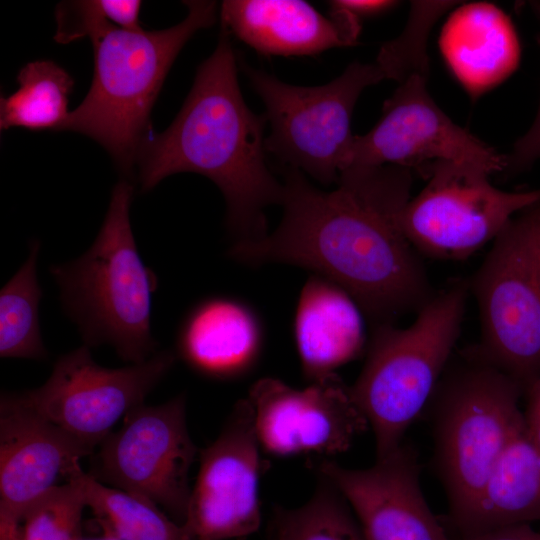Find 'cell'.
I'll use <instances>...</instances> for the list:
<instances>
[{
    "label": "cell",
    "mask_w": 540,
    "mask_h": 540,
    "mask_svg": "<svg viewBox=\"0 0 540 540\" xmlns=\"http://www.w3.org/2000/svg\"><path fill=\"white\" fill-rule=\"evenodd\" d=\"M321 479L315 494L301 507L275 509L272 540H367L344 497Z\"/></svg>",
    "instance_id": "cell-25"
},
{
    "label": "cell",
    "mask_w": 540,
    "mask_h": 540,
    "mask_svg": "<svg viewBox=\"0 0 540 540\" xmlns=\"http://www.w3.org/2000/svg\"><path fill=\"white\" fill-rule=\"evenodd\" d=\"M439 47L463 89L476 99L517 68L520 44L510 18L488 2L463 4L442 27Z\"/></svg>",
    "instance_id": "cell-19"
},
{
    "label": "cell",
    "mask_w": 540,
    "mask_h": 540,
    "mask_svg": "<svg viewBox=\"0 0 540 540\" xmlns=\"http://www.w3.org/2000/svg\"><path fill=\"white\" fill-rule=\"evenodd\" d=\"M141 1L137 0H82L64 1L57 5V31L54 40L66 44L74 40L90 39L113 26L143 31L139 22Z\"/></svg>",
    "instance_id": "cell-27"
},
{
    "label": "cell",
    "mask_w": 540,
    "mask_h": 540,
    "mask_svg": "<svg viewBox=\"0 0 540 540\" xmlns=\"http://www.w3.org/2000/svg\"><path fill=\"white\" fill-rule=\"evenodd\" d=\"M230 33L221 26L216 49L197 69L176 118L162 133H148L137 154L142 192L180 172L213 181L226 202V223L236 241L265 236V209L281 204L283 183L266 163L265 115L245 103Z\"/></svg>",
    "instance_id": "cell-2"
},
{
    "label": "cell",
    "mask_w": 540,
    "mask_h": 540,
    "mask_svg": "<svg viewBox=\"0 0 540 540\" xmlns=\"http://www.w3.org/2000/svg\"><path fill=\"white\" fill-rule=\"evenodd\" d=\"M469 284L481 334L464 351L525 388L540 377V270L527 208L492 242Z\"/></svg>",
    "instance_id": "cell-7"
},
{
    "label": "cell",
    "mask_w": 540,
    "mask_h": 540,
    "mask_svg": "<svg viewBox=\"0 0 540 540\" xmlns=\"http://www.w3.org/2000/svg\"><path fill=\"white\" fill-rule=\"evenodd\" d=\"M469 280L453 281L416 313L406 328L373 326L366 359L351 394L372 429L376 459L402 444L430 401L459 338Z\"/></svg>",
    "instance_id": "cell-5"
},
{
    "label": "cell",
    "mask_w": 540,
    "mask_h": 540,
    "mask_svg": "<svg viewBox=\"0 0 540 540\" xmlns=\"http://www.w3.org/2000/svg\"><path fill=\"white\" fill-rule=\"evenodd\" d=\"M75 540H121V539L113 537V536H109V535H104L101 538H92V539L83 538L82 536H80L76 538Z\"/></svg>",
    "instance_id": "cell-34"
},
{
    "label": "cell",
    "mask_w": 540,
    "mask_h": 540,
    "mask_svg": "<svg viewBox=\"0 0 540 540\" xmlns=\"http://www.w3.org/2000/svg\"><path fill=\"white\" fill-rule=\"evenodd\" d=\"M265 104L266 152L323 185L337 183L353 140L352 114L365 88L385 79L376 63L353 62L331 82L296 86L245 67Z\"/></svg>",
    "instance_id": "cell-8"
},
{
    "label": "cell",
    "mask_w": 540,
    "mask_h": 540,
    "mask_svg": "<svg viewBox=\"0 0 540 540\" xmlns=\"http://www.w3.org/2000/svg\"><path fill=\"white\" fill-rule=\"evenodd\" d=\"M524 387L464 350L449 361L431 399L435 454L455 528L464 520L502 453L524 429Z\"/></svg>",
    "instance_id": "cell-6"
},
{
    "label": "cell",
    "mask_w": 540,
    "mask_h": 540,
    "mask_svg": "<svg viewBox=\"0 0 540 540\" xmlns=\"http://www.w3.org/2000/svg\"><path fill=\"white\" fill-rule=\"evenodd\" d=\"M176 357L160 350L144 362L107 368L97 364L83 344L60 356L41 386L21 393L41 415L94 453L120 418L144 404Z\"/></svg>",
    "instance_id": "cell-11"
},
{
    "label": "cell",
    "mask_w": 540,
    "mask_h": 540,
    "mask_svg": "<svg viewBox=\"0 0 540 540\" xmlns=\"http://www.w3.org/2000/svg\"><path fill=\"white\" fill-rule=\"evenodd\" d=\"M132 196L133 186L118 182L90 248L49 271L84 345H110L123 361L136 364L158 352L151 330L158 278L137 249L129 218Z\"/></svg>",
    "instance_id": "cell-3"
},
{
    "label": "cell",
    "mask_w": 540,
    "mask_h": 540,
    "mask_svg": "<svg viewBox=\"0 0 540 540\" xmlns=\"http://www.w3.org/2000/svg\"><path fill=\"white\" fill-rule=\"evenodd\" d=\"M248 400L260 447L275 457L343 453L369 428L350 386L336 373L303 389L262 378L250 388Z\"/></svg>",
    "instance_id": "cell-14"
},
{
    "label": "cell",
    "mask_w": 540,
    "mask_h": 540,
    "mask_svg": "<svg viewBox=\"0 0 540 540\" xmlns=\"http://www.w3.org/2000/svg\"><path fill=\"white\" fill-rule=\"evenodd\" d=\"M315 470L347 501L367 540H451L424 498L417 456L407 445L366 469L324 459Z\"/></svg>",
    "instance_id": "cell-16"
},
{
    "label": "cell",
    "mask_w": 540,
    "mask_h": 540,
    "mask_svg": "<svg viewBox=\"0 0 540 540\" xmlns=\"http://www.w3.org/2000/svg\"><path fill=\"white\" fill-rule=\"evenodd\" d=\"M424 188L401 213L404 234L421 256L463 260L493 242L521 211L540 201V188H496L486 170L462 162L423 167Z\"/></svg>",
    "instance_id": "cell-9"
},
{
    "label": "cell",
    "mask_w": 540,
    "mask_h": 540,
    "mask_svg": "<svg viewBox=\"0 0 540 540\" xmlns=\"http://www.w3.org/2000/svg\"><path fill=\"white\" fill-rule=\"evenodd\" d=\"M261 450L252 406L248 398L239 400L219 436L199 454L182 524L190 540L244 539L259 529Z\"/></svg>",
    "instance_id": "cell-13"
},
{
    "label": "cell",
    "mask_w": 540,
    "mask_h": 540,
    "mask_svg": "<svg viewBox=\"0 0 540 540\" xmlns=\"http://www.w3.org/2000/svg\"><path fill=\"white\" fill-rule=\"evenodd\" d=\"M221 26L264 55H313L356 44L359 19L339 10L325 17L300 0H226Z\"/></svg>",
    "instance_id": "cell-17"
},
{
    "label": "cell",
    "mask_w": 540,
    "mask_h": 540,
    "mask_svg": "<svg viewBox=\"0 0 540 540\" xmlns=\"http://www.w3.org/2000/svg\"><path fill=\"white\" fill-rule=\"evenodd\" d=\"M79 462L67 480L78 484L104 535L121 540H190L183 525L171 520L157 504L99 482Z\"/></svg>",
    "instance_id": "cell-22"
},
{
    "label": "cell",
    "mask_w": 540,
    "mask_h": 540,
    "mask_svg": "<svg viewBox=\"0 0 540 540\" xmlns=\"http://www.w3.org/2000/svg\"><path fill=\"white\" fill-rule=\"evenodd\" d=\"M93 452L45 418L22 393L0 399V540H22L27 510Z\"/></svg>",
    "instance_id": "cell-15"
},
{
    "label": "cell",
    "mask_w": 540,
    "mask_h": 540,
    "mask_svg": "<svg viewBox=\"0 0 540 540\" xmlns=\"http://www.w3.org/2000/svg\"><path fill=\"white\" fill-rule=\"evenodd\" d=\"M411 185L405 167H351L324 191L286 167L280 224L261 238L236 241L229 256L250 266L310 269L343 288L373 326L394 323L435 294L401 227Z\"/></svg>",
    "instance_id": "cell-1"
},
{
    "label": "cell",
    "mask_w": 540,
    "mask_h": 540,
    "mask_svg": "<svg viewBox=\"0 0 540 540\" xmlns=\"http://www.w3.org/2000/svg\"><path fill=\"white\" fill-rule=\"evenodd\" d=\"M364 314L334 282L315 275L301 289L293 322L303 375L310 381L334 374L366 344Z\"/></svg>",
    "instance_id": "cell-20"
},
{
    "label": "cell",
    "mask_w": 540,
    "mask_h": 540,
    "mask_svg": "<svg viewBox=\"0 0 540 540\" xmlns=\"http://www.w3.org/2000/svg\"><path fill=\"white\" fill-rule=\"evenodd\" d=\"M198 449L186 423L185 394L130 410L91 457L88 472L99 482L144 497L183 524Z\"/></svg>",
    "instance_id": "cell-10"
},
{
    "label": "cell",
    "mask_w": 540,
    "mask_h": 540,
    "mask_svg": "<svg viewBox=\"0 0 540 540\" xmlns=\"http://www.w3.org/2000/svg\"><path fill=\"white\" fill-rule=\"evenodd\" d=\"M540 521V451L524 429L507 446L464 520L461 538L506 525Z\"/></svg>",
    "instance_id": "cell-21"
},
{
    "label": "cell",
    "mask_w": 540,
    "mask_h": 540,
    "mask_svg": "<svg viewBox=\"0 0 540 540\" xmlns=\"http://www.w3.org/2000/svg\"><path fill=\"white\" fill-rule=\"evenodd\" d=\"M527 211L530 216L533 230H534L536 250H537V259H538V265H539V270H540V201L529 206L527 208Z\"/></svg>",
    "instance_id": "cell-33"
},
{
    "label": "cell",
    "mask_w": 540,
    "mask_h": 540,
    "mask_svg": "<svg viewBox=\"0 0 540 540\" xmlns=\"http://www.w3.org/2000/svg\"><path fill=\"white\" fill-rule=\"evenodd\" d=\"M41 244L33 239L25 262L0 291V356L11 359L46 360L39 322L43 296L37 276Z\"/></svg>",
    "instance_id": "cell-24"
},
{
    "label": "cell",
    "mask_w": 540,
    "mask_h": 540,
    "mask_svg": "<svg viewBox=\"0 0 540 540\" xmlns=\"http://www.w3.org/2000/svg\"><path fill=\"white\" fill-rule=\"evenodd\" d=\"M19 88L0 101V127L60 131L66 121L69 94L74 82L56 63L48 60L26 64L17 76Z\"/></svg>",
    "instance_id": "cell-23"
},
{
    "label": "cell",
    "mask_w": 540,
    "mask_h": 540,
    "mask_svg": "<svg viewBox=\"0 0 540 540\" xmlns=\"http://www.w3.org/2000/svg\"><path fill=\"white\" fill-rule=\"evenodd\" d=\"M461 540H540V532L530 524H514L462 537Z\"/></svg>",
    "instance_id": "cell-32"
},
{
    "label": "cell",
    "mask_w": 540,
    "mask_h": 540,
    "mask_svg": "<svg viewBox=\"0 0 540 540\" xmlns=\"http://www.w3.org/2000/svg\"><path fill=\"white\" fill-rule=\"evenodd\" d=\"M263 336L260 318L249 305L229 296H210L182 319L176 356L203 377L234 380L257 364Z\"/></svg>",
    "instance_id": "cell-18"
},
{
    "label": "cell",
    "mask_w": 540,
    "mask_h": 540,
    "mask_svg": "<svg viewBox=\"0 0 540 540\" xmlns=\"http://www.w3.org/2000/svg\"><path fill=\"white\" fill-rule=\"evenodd\" d=\"M328 3L330 10L347 12L359 20L387 12L397 4L396 1L385 0H335Z\"/></svg>",
    "instance_id": "cell-31"
},
{
    "label": "cell",
    "mask_w": 540,
    "mask_h": 540,
    "mask_svg": "<svg viewBox=\"0 0 540 540\" xmlns=\"http://www.w3.org/2000/svg\"><path fill=\"white\" fill-rule=\"evenodd\" d=\"M526 408L523 413L524 432L528 440L540 451V377L524 388Z\"/></svg>",
    "instance_id": "cell-30"
},
{
    "label": "cell",
    "mask_w": 540,
    "mask_h": 540,
    "mask_svg": "<svg viewBox=\"0 0 540 540\" xmlns=\"http://www.w3.org/2000/svg\"><path fill=\"white\" fill-rule=\"evenodd\" d=\"M540 159V105L535 120L528 131L520 137L510 154L506 155L507 172H518Z\"/></svg>",
    "instance_id": "cell-29"
},
{
    "label": "cell",
    "mask_w": 540,
    "mask_h": 540,
    "mask_svg": "<svg viewBox=\"0 0 540 540\" xmlns=\"http://www.w3.org/2000/svg\"><path fill=\"white\" fill-rule=\"evenodd\" d=\"M454 1H412L407 24L402 33L383 44L376 64L385 79L399 83L412 75L428 77L427 38L432 26Z\"/></svg>",
    "instance_id": "cell-26"
},
{
    "label": "cell",
    "mask_w": 540,
    "mask_h": 540,
    "mask_svg": "<svg viewBox=\"0 0 540 540\" xmlns=\"http://www.w3.org/2000/svg\"><path fill=\"white\" fill-rule=\"evenodd\" d=\"M427 76L412 75L383 105L376 125L354 135L342 171L393 165L418 172L436 161L471 164L492 174L506 168V155L455 124L434 102Z\"/></svg>",
    "instance_id": "cell-12"
},
{
    "label": "cell",
    "mask_w": 540,
    "mask_h": 540,
    "mask_svg": "<svg viewBox=\"0 0 540 540\" xmlns=\"http://www.w3.org/2000/svg\"><path fill=\"white\" fill-rule=\"evenodd\" d=\"M183 3L187 16L173 27L131 32L113 26L91 39V87L60 129L96 140L125 174L131 173L137 160L151 109L175 58L198 30L216 21L215 1Z\"/></svg>",
    "instance_id": "cell-4"
},
{
    "label": "cell",
    "mask_w": 540,
    "mask_h": 540,
    "mask_svg": "<svg viewBox=\"0 0 540 540\" xmlns=\"http://www.w3.org/2000/svg\"><path fill=\"white\" fill-rule=\"evenodd\" d=\"M86 507L78 484L68 479L42 495L25 513L22 540H75Z\"/></svg>",
    "instance_id": "cell-28"
}]
</instances>
